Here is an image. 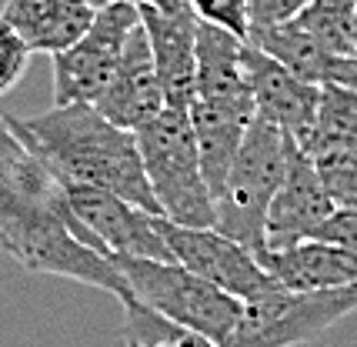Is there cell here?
Masks as SVG:
<instances>
[{
  "label": "cell",
  "instance_id": "12",
  "mask_svg": "<svg viewBox=\"0 0 357 347\" xmlns=\"http://www.w3.org/2000/svg\"><path fill=\"white\" fill-rule=\"evenodd\" d=\"M93 107L107 121H114L124 130H134V134L164 114L167 91L157 77L154 50H151V40H147V31H144V20L130 37L114 80L107 84V91L93 100Z\"/></svg>",
  "mask_w": 357,
  "mask_h": 347
},
{
  "label": "cell",
  "instance_id": "18",
  "mask_svg": "<svg viewBox=\"0 0 357 347\" xmlns=\"http://www.w3.org/2000/svg\"><path fill=\"white\" fill-rule=\"evenodd\" d=\"M124 337L137 347H220L207 334H197L171 321V317L157 314L147 304H140L137 298H130L124 304Z\"/></svg>",
  "mask_w": 357,
  "mask_h": 347
},
{
  "label": "cell",
  "instance_id": "25",
  "mask_svg": "<svg viewBox=\"0 0 357 347\" xmlns=\"http://www.w3.org/2000/svg\"><path fill=\"white\" fill-rule=\"evenodd\" d=\"M97 3H134V7H164V10H171V7H181L184 0H97Z\"/></svg>",
  "mask_w": 357,
  "mask_h": 347
},
{
  "label": "cell",
  "instance_id": "15",
  "mask_svg": "<svg viewBox=\"0 0 357 347\" xmlns=\"http://www.w3.org/2000/svg\"><path fill=\"white\" fill-rule=\"evenodd\" d=\"M250 44L267 50L284 67H291L297 77L311 80L317 87H354L357 91V54H334V50H327L304 27H297L294 20L254 33Z\"/></svg>",
  "mask_w": 357,
  "mask_h": 347
},
{
  "label": "cell",
  "instance_id": "13",
  "mask_svg": "<svg viewBox=\"0 0 357 347\" xmlns=\"http://www.w3.org/2000/svg\"><path fill=\"white\" fill-rule=\"evenodd\" d=\"M140 20L154 50L157 77L167 91L171 107H190L197 87V27L201 20L187 7H140Z\"/></svg>",
  "mask_w": 357,
  "mask_h": 347
},
{
  "label": "cell",
  "instance_id": "22",
  "mask_svg": "<svg viewBox=\"0 0 357 347\" xmlns=\"http://www.w3.org/2000/svg\"><path fill=\"white\" fill-rule=\"evenodd\" d=\"M31 54L33 50L27 47V40L17 33L14 24H7L0 17V97L7 91H14L17 80L24 77L27 63H31Z\"/></svg>",
  "mask_w": 357,
  "mask_h": 347
},
{
  "label": "cell",
  "instance_id": "3",
  "mask_svg": "<svg viewBox=\"0 0 357 347\" xmlns=\"http://www.w3.org/2000/svg\"><path fill=\"white\" fill-rule=\"evenodd\" d=\"M137 144L160 217L187 227H218V201L204 174L190 111L167 104L160 117L137 130Z\"/></svg>",
  "mask_w": 357,
  "mask_h": 347
},
{
  "label": "cell",
  "instance_id": "9",
  "mask_svg": "<svg viewBox=\"0 0 357 347\" xmlns=\"http://www.w3.org/2000/svg\"><path fill=\"white\" fill-rule=\"evenodd\" d=\"M63 194H67V204L74 207L77 221L110 254L174 261L167 240L157 231V214L130 204L121 194L104 187H87V184H67L63 180Z\"/></svg>",
  "mask_w": 357,
  "mask_h": 347
},
{
  "label": "cell",
  "instance_id": "17",
  "mask_svg": "<svg viewBox=\"0 0 357 347\" xmlns=\"http://www.w3.org/2000/svg\"><path fill=\"white\" fill-rule=\"evenodd\" d=\"M294 24L334 54H357V0H307Z\"/></svg>",
  "mask_w": 357,
  "mask_h": 347
},
{
  "label": "cell",
  "instance_id": "10",
  "mask_svg": "<svg viewBox=\"0 0 357 347\" xmlns=\"http://www.w3.org/2000/svg\"><path fill=\"white\" fill-rule=\"evenodd\" d=\"M334 210H337V201L331 197L314 157L291 137L287 177L267 214V254L314 240L321 234V227L334 217Z\"/></svg>",
  "mask_w": 357,
  "mask_h": 347
},
{
  "label": "cell",
  "instance_id": "20",
  "mask_svg": "<svg viewBox=\"0 0 357 347\" xmlns=\"http://www.w3.org/2000/svg\"><path fill=\"white\" fill-rule=\"evenodd\" d=\"M324 141H357V91L354 87H324L317 127H314V134L301 147L324 144Z\"/></svg>",
  "mask_w": 357,
  "mask_h": 347
},
{
  "label": "cell",
  "instance_id": "6",
  "mask_svg": "<svg viewBox=\"0 0 357 347\" xmlns=\"http://www.w3.org/2000/svg\"><path fill=\"white\" fill-rule=\"evenodd\" d=\"M357 311V284L347 287H284L271 284L244 300V314L224 347H297L321 337L341 317Z\"/></svg>",
  "mask_w": 357,
  "mask_h": 347
},
{
  "label": "cell",
  "instance_id": "1",
  "mask_svg": "<svg viewBox=\"0 0 357 347\" xmlns=\"http://www.w3.org/2000/svg\"><path fill=\"white\" fill-rule=\"evenodd\" d=\"M10 124L61 180L114 190L130 204L160 214L137 134L107 121L93 104H54L37 117H10Z\"/></svg>",
  "mask_w": 357,
  "mask_h": 347
},
{
  "label": "cell",
  "instance_id": "14",
  "mask_svg": "<svg viewBox=\"0 0 357 347\" xmlns=\"http://www.w3.org/2000/svg\"><path fill=\"white\" fill-rule=\"evenodd\" d=\"M104 3L97 0H7L3 20L14 24L33 54H63L91 31Z\"/></svg>",
  "mask_w": 357,
  "mask_h": 347
},
{
  "label": "cell",
  "instance_id": "26",
  "mask_svg": "<svg viewBox=\"0 0 357 347\" xmlns=\"http://www.w3.org/2000/svg\"><path fill=\"white\" fill-rule=\"evenodd\" d=\"M127 347H137V344H130V341H127Z\"/></svg>",
  "mask_w": 357,
  "mask_h": 347
},
{
  "label": "cell",
  "instance_id": "24",
  "mask_svg": "<svg viewBox=\"0 0 357 347\" xmlns=\"http://www.w3.org/2000/svg\"><path fill=\"white\" fill-rule=\"evenodd\" d=\"M314 240H327V244H341L357 251V207H337L334 217L321 227V234Z\"/></svg>",
  "mask_w": 357,
  "mask_h": 347
},
{
  "label": "cell",
  "instance_id": "21",
  "mask_svg": "<svg viewBox=\"0 0 357 347\" xmlns=\"http://www.w3.org/2000/svg\"><path fill=\"white\" fill-rule=\"evenodd\" d=\"M187 7L201 24H214L241 40H250V0H187Z\"/></svg>",
  "mask_w": 357,
  "mask_h": 347
},
{
  "label": "cell",
  "instance_id": "16",
  "mask_svg": "<svg viewBox=\"0 0 357 347\" xmlns=\"http://www.w3.org/2000/svg\"><path fill=\"white\" fill-rule=\"evenodd\" d=\"M264 268L278 284L301 291L357 284V251L327 240H304L287 251H271L264 257Z\"/></svg>",
  "mask_w": 357,
  "mask_h": 347
},
{
  "label": "cell",
  "instance_id": "4",
  "mask_svg": "<svg viewBox=\"0 0 357 347\" xmlns=\"http://www.w3.org/2000/svg\"><path fill=\"white\" fill-rule=\"evenodd\" d=\"M287 157L291 134L257 114L218 194V231L257 254L261 264L267 257V214L287 177Z\"/></svg>",
  "mask_w": 357,
  "mask_h": 347
},
{
  "label": "cell",
  "instance_id": "11",
  "mask_svg": "<svg viewBox=\"0 0 357 347\" xmlns=\"http://www.w3.org/2000/svg\"><path fill=\"white\" fill-rule=\"evenodd\" d=\"M244 70H248L250 91H254L257 114L271 124H278L284 134H291L297 144L307 141L317 127L324 87L297 77L291 67H284L278 57H271L267 50H261L250 40L244 50Z\"/></svg>",
  "mask_w": 357,
  "mask_h": 347
},
{
  "label": "cell",
  "instance_id": "2",
  "mask_svg": "<svg viewBox=\"0 0 357 347\" xmlns=\"http://www.w3.org/2000/svg\"><path fill=\"white\" fill-rule=\"evenodd\" d=\"M0 251L31 274H54L77 284L107 291L127 304L134 291L110 254L91 247L54 207L0 184Z\"/></svg>",
  "mask_w": 357,
  "mask_h": 347
},
{
  "label": "cell",
  "instance_id": "7",
  "mask_svg": "<svg viewBox=\"0 0 357 347\" xmlns=\"http://www.w3.org/2000/svg\"><path fill=\"white\" fill-rule=\"evenodd\" d=\"M140 27V7L104 3L91 31L63 54H54V104H93L107 91L134 31Z\"/></svg>",
  "mask_w": 357,
  "mask_h": 347
},
{
  "label": "cell",
  "instance_id": "5",
  "mask_svg": "<svg viewBox=\"0 0 357 347\" xmlns=\"http://www.w3.org/2000/svg\"><path fill=\"white\" fill-rule=\"evenodd\" d=\"M114 261L124 270L127 284L140 304H147L151 311L171 317L190 331L207 334L220 347L244 314V300L197 277L194 270H187L177 261L127 257V254H114Z\"/></svg>",
  "mask_w": 357,
  "mask_h": 347
},
{
  "label": "cell",
  "instance_id": "19",
  "mask_svg": "<svg viewBox=\"0 0 357 347\" xmlns=\"http://www.w3.org/2000/svg\"><path fill=\"white\" fill-rule=\"evenodd\" d=\"M314 157L337 207H357V141H324L304 147Z\"/></svg>",
  "mask_w": 357,
  "mask_h": 347
},
{
  "label": "cell",
  "instance_id": "23",
  "mask_svg": "<svg viewBox=\"0 0 357 347\" xmlns=\"http://www.w3.org/2000/svg\"><path fill=\"white\" fill-rule=\"evenodd\" d=\"M304 3L307 0H250V37L267 31V27L294 20L304 10Z\"/></svg>",
  "mask_w": 357,
  "mask_h": 347
},
{
  "label": "cell",
  "instance_id": "8",
  "mask_svg": "<svg viewBox=\"0 0 357 347\" xmlns=\"http://www.w3.org/2000/svg\"><path fill=\"white\" fill-rule=\"evenodd\" d=\"M157 231L167 240L177 264H184L187 270H194L197 277L218 284L234 298L250 300L271 284H278L257 254H250L244 244H237L218 227H187L157 214Z\"/></svg>",
  "mask_w": 357,
  "mask_h": 347
}]
</instances>
